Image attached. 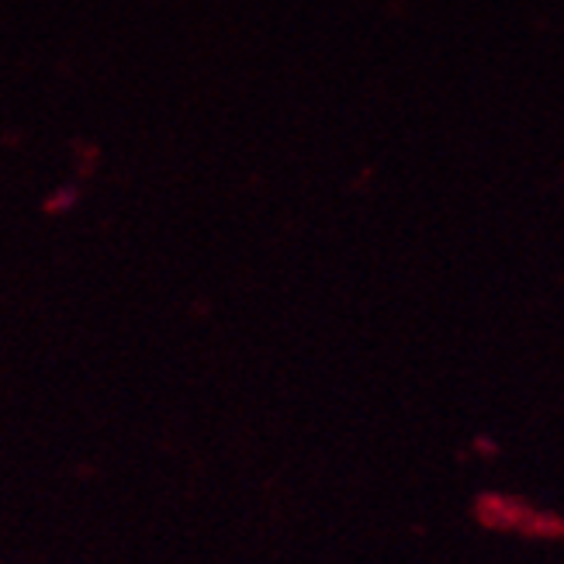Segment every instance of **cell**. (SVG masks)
I'll return each instance as SVG.
<instances>
[]
</instances>
